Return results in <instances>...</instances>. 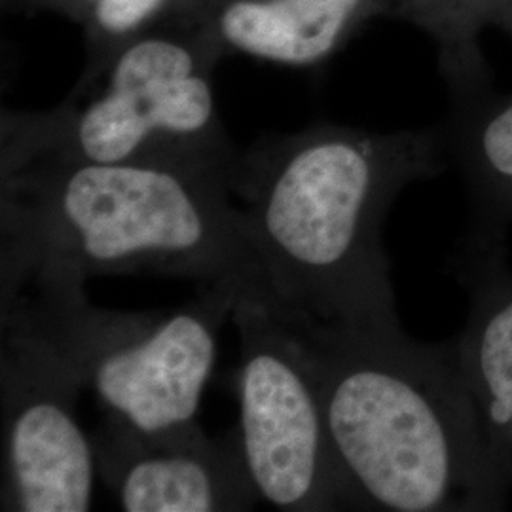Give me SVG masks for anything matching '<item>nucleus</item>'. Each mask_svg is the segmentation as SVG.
<instances>
[{"label": "nucleus", "instance_id": "nucleus-8", "mask_svg": "<svg viewBox=\"0 0 512 512\" xmlns=\"http://www.w3.org/2000/svg\"><path fill=\"white\" fill-rule=\"evenodd\" d=\"M92 444L124 511H249L260 499L239 433L211 439L196 420L143 431L105 414Z\"/></svg>", "mask_w": 512, "mask_h": 512}, {"label": "nucleus", "instance_id": "nucleus-13", "mask_svg": "<svg viewBox=\"0 0 512 512\" xmlns=\"http://www.w3.org/2000/svg\"><path fill=\"white\" fill-rule=\"evenodd\" d=\"M181 0H2L10 14H55L82 29L86 65L73 92L86 90L131 40L177 14Z\"/></svg>", "mask_w": 512, "mask_h": 512}, {"label": "nucleus", "instance_id": "nucleus-6", "mask_svg": "<svg viewBox=\"0 0 512 512\" xmlns=\"http://www.w3.org/2000/svg\"><path fill=\"white\" fill-rule=\"evenodd\" d=\"M239 332L241 444L260 499L281 511H342L346 501L304 342L260 296L232 311Z\"/></svg>", "mask_w": 512, "mask_h": 512}, {"label": "nucleus", "instance_id": "nucleus-1", "mask_svg": "<svg viewBox=\"0 0 512 512\" xmlns=\"http://www.w3.org/2000/svg\"><path fill=\"white\" fill-rule=\"evenodd\" d=\"M448 162L439 126L313 124L239 150L234 196L266 302L283 319L399 327L382 226L401 192Z\"/></svg>", "mask_w": 512, "mask_h": 512}, {"label": "nucleus", "instance_id": "nucleus-5", "mask_svg": "<svg viewBox=\"0 0 512 512\" xmlns=\"http://www.w3.org/2000/svg\"><path fill=\"white\" fill-rule=\"evenodd\" d=\"M243 293L251 289L238 279L200 287L183 310L158 321L86 306L46 340L82 372L105 414L143 431L165 429L196 418L220 327Z\"/></svg>", "mask_w": 512, "mask_h": 512}, {"label": "nucleus", "instance_id": "nucleus-7", "mask_svg": "<svg viewBox=\"0 0 512 512\" xmlns=\"http://www.w3.org/2000/svg\"><path fill=\"white\" fill-rule=\"evenodd\" d=\"M4 511L84 512L97 463L76 420L82 372L37 332L2 321Z\"/></svg>", "mask_w": 512, "mask_h": 512}, {"label": "nucleus", "instance_id": "nucleus-11", "mask_svg": "<svg viewBox=\"0 0 512 512\" xmlns=\"http://www.w3.org/2000/svg\"><path fill=\"white\" fill-rule=\"evenodd\" d=\"M448 160L465 181L473 217L512 224V93L495 90L450 103L439 124Z\"/></svg>", "mask_w": 512, "mask_h": 512}, {"label": "nucleus", "instance_id": "nucleus-9", "mask_svg": "<svg viewBox=\"0 0 512 512\" xmlns=\"http://www.w3.org/2000/svg\"><path fill=\"white\" fill-rule=\"evenodd\" d=\"M454 275L469 296V315L454 342L461 376L486 439L512 480V270L507 228L471 226L454 256Z\"/></svg>", "mask_w": 512, "mask_h": 512}, {"label": "nucleus", "instance_id": "nucleus-2", "mask_svg": "<svg viewBox=\"0 0 512 512\" xmlns=\"http://www.w3.org/2000/svg\"><path fill=\"white\" fill-rule=\"evenodd\" d=\"M283 321L308 351L346 509H507L512 480L486 439L452 340L423 344L401 325Z\"/></svg>", "mask_w": 512, "mask_h": 512}, {"label": "nucleus", "instance_id": "nucleus-14", "mask_svg": "<svg viewBox=\"0 0 512 512\" xmlns=\"http://www.w3.org/2000/svg\"><path fill=\"white\" fill-rule=\"evenodd\" d=\"M494 27L512 38V0H499L495 12Z\"/></svg>", "mask_w": 512, "mask_h": 512}, {"label": "nucleus", "instance_id": "nucleus-12", "mask_svg": "<svg viewBox=\"0 0 512 512\" xmlns=\"http://www.w3.org/2000/svg\"><path fill=\"white\" fill-rule=\"evenodd\" d=\"M378 18L418 29L435 48L450 103L494 90L482 37L494 27L499 0H374Z\"/></svg>", "mask_w": 512, "mask_h": 512}, {"label": "nucleus", "instance_id": "nucleus-10", "mask_svg": "<svg viewBox=\"0 0 512 512\" xmlns=\"http://www.w3.org/2000/svg\"><path fill=\"white\" fill-rule=\"evenodd\" d=\"M177 16L224 57L308 69L342 52L372 19L374 0H181Z\"/></svg>", "mask_w": 512, "mask_h": 512}, {"label": "nucleus", "instance_id": "nucleus-3", "mask_svg": "<svg viewBox=\"0 0 512 512\" xmlns=\"http://www.w3.org/2000/svg\"><path fill=\"white\" fill-rule=\"evenodd\" d=\"M234 164L33 162L0 169L2 275L158 272L238 279L266 300Z\"/></svg>", "mask_w": 512, "mask_h": 512}, {"label": "nucleus", "instance_id": "nucleus-4", "mask_svg": "<svg viewBox=\"0 0 512 512\" xmlns=\"http://www.w3.org/2000/svg\"><path fill=\"white\" fill-rule=\"evenodd\" d=\"M215 46L181 16L131 40L86 90L54 109H2L0 169L33 162L234 164Z\"/></svg>", "mask_w": 512, "mask_h": 512}]
</instances>
